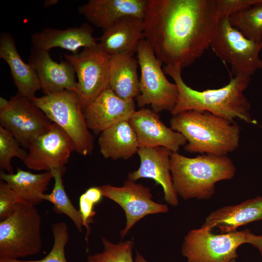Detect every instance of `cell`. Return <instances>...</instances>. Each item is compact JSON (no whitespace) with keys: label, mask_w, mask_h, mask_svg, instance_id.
<instances>
[{"label":"cell","mask_w":262,"mask_h":262,"mask_svg":"<svg viewBox=\"0 0 262 262\" xmlns=\"http://www.w3.org/2000/svg\"><path fill=\"white\" fill-rule=\"evenodd\" d=\"M143 20L158 59L182 69L211 47L220 20L214 0H147Z\"/></svg>","instance_id":"obj_1"},{"label":"cell","mask_w":262,"mask_h":262,"mask_svg":"<svg viewBox=\"0 0 262 262\" xmlns=\"http://www.w3.org/2000/svg\"><path fill=\"white\" fill-rule=\"evenodd\" d=\"M163 70L172 78L178 89L177 102L171 113L172 115L188 110L207 111L228 119L239 118L246 123L257 124L249 113L250 103L244 94L249 84L250 77L236 75L222 87L198 91L185 83L180 66H165Z\"/></svg>","instance_id":"obj_2"},{"label":"cell","mask_w":262,"mask_h":262,"mask_svg":"<svg viewBox=\"0 0 262 262\" xmlns=\"http://www.w3.org/2000/svg\"><path fill=\"white\" fill-rule=\"evenodd\" d=\"M170 124L185 138L184 149L191 153L227 156L239 146L240 129L234 120L188 110L173 115Z\"/></svg>","instance_id":"obj_3"},{"label":"cell","mask_w":262,"mask_h":262,"mask_svg":"<svg viewBox=\"0 0 262 262\" xmlns=\"http://www.w3.org/2000/svg\"><path fill=\"white\" fill-rule=\"evenodd\" d=\"M170 171L175 191L184 199H207L218 181L232 179L236 168L227 156L201 154L190 158L173 152Z\"/></svg>","instance_id":"obj_4"},{"label":"cell","mask_w":262,"mask_h":262,"mask_svg":"<svg viewBox=\"0 0 262 262\" xmlns=\"http://www.w3.org/2000/svg\"><path fill=\"white\" fill-rule=\"evenodd\" d=\"M31 100L68 135L74 143L76 152L83 156L92 154L94 136L87 127L83 110L75 92L65 90L41 97H34Z\"/></svg>","instance_id":"obj_5"},{"label":"cell","mask_w":262,"mask_h":262,"mask_svg":"<svg viewBox=\"0 0 262 262\" xmlns=\"http://www.w3.org/2000/svg\"><path fill=\"white\" fill-rule=\"evenodd\" d=\"M41 217L35 206L21 204L0 222V259L17 260L39 253L42 247Z\"/></svg>","instance_id":"obj_6"},{"label":"cell","mask_w":262,"mask_h":262,"mask_svg":"<svg viewBox=\"0 0 262 262\" xmlns=\"http://www.w3.org/2000/svg\"><path fill=\"white\" fill-rule=\"evenodd\" d=\"M137 58L140 69V94L135 98L140 108L150 105L157 113L173 111L178 97L176 83L166 78L158 59L151 47L143 39L138 45Z\"/></svg>","instance_id":"obj_7"},{"label":"cell","mask_w":262,"mask_h":262,"mask_svg":"<svg viewBox=\"0 0 262 262\" xmlns=\"http://www.w3.org/2000/svg\"><path fill=\"white\" fill-rule=\"evenodd\" d=\"M211 47L221 60L230 65L235 76L251 77L262 69V59L259 57L262 41L246 38L231 25L229 18L219 20Z\"/></svg>","instance_id":"obj_8"},{"label":"cell","mask_w":262,"mask_h":262,"mask_svg":"<svg viewBox=\"0 0 262 262\" xmlns=\"http://www.w3.org/2000/svg\"><path fill=\"white\" fill-rule=\"evenodd\" d=\"M0 123L22 147L27 148L53 123L31 99L17 92L9 100L0 97Z\"/></svg>","instance_id":"obj_9"},{"label":"cell","mask_w":262,"mask_h":262,"mask_svg":"<svg viewBox=\"0 0 262 262\" xmlns=\"http://www.w3.org/2000/svg\"><path fill=\"white\" fill-rule=\"evenodd\" d=\"M212 230L201 227L185 236L181 254L187 262H229L235 259L238 247L247 243L251 232L246 229L215 234Z\"/></svg>","instance_id":"obj_10"},{"label":"cell","mask_w":262,"mask_h":262,"mask_svg":"<svg viewBox=\"0 0 262 262\" xmlns=\"http://www.w3.org/2000/svg\"><path fill=\"white\" fill-rule=\"evenodd\" d=\"M73 66L78 78L76 92L84 110L100 93L109 88L111 57L96 46L84 48L80 53L65 54Z\"/></svg>","instance_id":"obj_11"},{"label":"cell","mask_w":262,"mask_h":262,"mask_svg":"<svg viewBox=\"0 0 262 262\" xmlns=\"http://www.w3.org/2000/svg\"><path fill=\"white\" fill-rule=\"evenodd\" d=\"M23 162L29 169L50 171L64 168L72 152L74 143L68 134L56 124L35 139L30 144Z\"/></svg>","instance_id":"obj_12"},{"label":"cell","mask_w":262,"mask_h":262,"mask_svg":"<svg viewBox=\"0 0 262 262\" xmlns=\"http://www.w3.org/2000/svg\"><path fill=\"white\" fill-rule=\"evenodd\" d=\"M99 187L103 196L116 202L125 212L126 224L120 232L122 238L137 222L146 215L165 213L168 211L166 205L152 200V194L148 187L135 181L128 180L121 187L106 184Z\"/></svg>","instance_id":"obj_13"},{"label":"cell","mask_w":262,"mask_h":262,"mask_svg":"<svg viewBox=\"0 0 262 262\" xmlns=\"http://www.w3.org/2000/svg\"><path fill=\"white\" fill-rule=\"evenodd\" d=\"M129 122L136 134L139 147H162L177 152L187 143L181 133L166 126L159 114L152 109L144 107L135 111Z\"/></svg>","instance_id":"obj_14"},{"label":"cell","mask_w":262,"mask_h":262,"mask_svg":"<svg viewBox=\"0 0 262 262\" xmlns=\"http://www.w3.org/2000/svg\"><path fill=\"white\" fill-rule=\"evenodd\" d=\"M135 111L134 99H123L110 88L100 93L83 110L87 127L96 135L118 122L129 121Z\"/></svg>","instance_id":"obj_15"},{"label":"cell","mask_w":262,"mask_h":262,"mask_svg":"<svg viewBox=\"0 0 262 262\" xmlns=\"http://www.w3.org/2000/svg\"><path fill=\"white\" fill-rule=\"evenodd\" d=\"M173 152L162 147H139L137 151L140 164L139 168L129 173L128 180L135 181L141 178L153 180L163 189L165 201L170 205H178V195L174 187L170 160Z\"/></svg>","instance_id":"obj_16"},{"label":"cell","mask_w":262,"mask_h":262,"mask_svg":"<svg viewBox=\"0 0 262 262\" xmlns=\"http://www.w3.org/2000/svg\"><path fill=\"white\" fill-rule=\"evenodd\" d=\"M28 63L34 67L45 95L65 90L76 92V72L73 66L68 61L55 62L51 58L49 51L33 46Z\"/></svg>","instance_id":"obj_17"},{"label":"cell","mask_w":262,"mask_h":262,"mask_svg":"<svg viewBox=\"0 0 262 262\" xmlns=\"http://www.w3.org/2000/svg\"><path fill=\"white\" fill-rule=\"evenodd\" d=\"M147 0H89L78 8L79 13L103 31L121 18L134 16L144 18Z\"/></svg>","instance_id":"obj_18"},{"label":"cell","mask_w":262,"mask_h":262,"mask_svg":"<svg viewBox=\"0 0 262 262\" xmlns=\"http://www.w3.org/2000/svg\"><path fill=\"white\" fill-rule=\"evenodd\" d=\"M143 18L126 16L103 31L99 38L100 49L110 57L137 52L140 41L144 39Z\"/></svg>","instance_id":"obj_19"},{"label":"cell","mask_w":262,"mask_h":262,"mask_svg":"<svg viewBox=\"0 0 262 262\" xmlns=\"http://www.w3.org/2000/svg\"><path fill=\"white\" fill-rule=\"evenodd\" d=\"M93 33V28L85 23L80 27L64 30L46 28L33 33L31 42L33 46L47 51L59 47L76 54L81 47H91L98 44L99 38L94 37Z\"/></svg>","instance_id":"obj_20"},{"label":"cell","mask_w":262,"mask_h":262,"mask_svg":"<svg viewBox=\"0 0 262 262\" xmlns=\"http://www.w3.org/2000/svg\"><path fill=\"white\" fill-rule=\"evenodd\" d=\"M0 58L9 66L17 93L30 99L41 89L40 82L34 67L21 59L14 37L4 32L0 35Z\"/></svg>","instance_id":"obj_21"},{"label":"cell","mask_w":262,"mask_h":262,"mask_svg":"<svg viewBox=\"0 0 262 262\" xmlns=\"http://www.w3.org/2000/svg\"><path fill=\"white\" fill-rule=\"evenodd\" d=\"M261 220L262 196H259L213 211L206 218L201 227L211 229L217 227L225 233L235 231L239 227Z\"/></svg>","instance_id":"obj_22"},{"label":"cell","mask_w":262,"mask_h":262,"mask_svg":"<svg viewBox=\"0 0 262 262\" xmlns=\"http://www.w3.org/2000/svg\"><path fill=\"white\" fill-rule=\"evenodd\" d=\"M98 145L105 158L127 160L139 148L136 134L129 121L118 122L100 134Z\"/></svg>","instance_id":"obj_23"},{"label":"cell","mask_w":262,"mask_h":262,"mask_svg":"<svg viewBox=\"0 0 262 262\" xmlns=\"http://www.w3.org/2000/svg\"><path fill=\"white\" fill-rule=\"evenodd\" d=\"M138 59L133 54L114 56L110 60L109 88L119 97L134 99L140 94Z\"/></svg>","instance_id":"obj_24"},{"label":"cell","mask_w":262,"mask_h":262,"mask_svg":"<svg viewBox=\"0 0 262 262\" xmlns=\"http://www.w3.org/2000/svg\"><path fill=\"white\" fill-rule=\"evenodd\" d=\"M0 178L15 192L23 203L35 206L44 201V192L53 175L51 171L34 174L17 168L16 172L13 173L1 170Z\"/></svg>","instance_id":"obj_25"},{"label":"cell","mask_w":262,"mask_h":262,"mask_svg":"<svg viewBox=\"0 0 262 262\" xmlns=\"http://www.w3.org/2000/svg\"><path fill=\"white\" fill-rule=\"evenodd\" d=\"M64 168L54 169L52 172L54 180V187L49 194H45L43 200L51 203L53 205V211L58 214H64L67 216L73 222L77 229L82 231V219L81 214L75 208L67 196L63 184L62 176Z\"/></svg>","instance_id":"obj_26"},{"label":"cell","mask_w":262,"mask_h":262,"mask_svg":"<svg viewBox=\"0 0 262 262\" xmlns=\"http://www.w3.org/2000/svg\"><path fill=\"white\" fill-rule=\"evenodd\" d=\"M229 20L246 38L257 42L262 41V0L230 16Z\"/></svg>","instance_id":"obj_27"},{"label":"cell","mask_w":262,"mask_h":262,"mask_svg":"<svg viewBox=\"0 0 262 262\" xmlns=\"http://www.w3.org/2000/svg\"><path fill=\"white\" fill-rule=\"evenodd\" d=\"M51 231L54 242L51 249L44 258L38 260L0 259V262H67L65 254L66 246L69 241L67 224L64 222L52 224Z\"/></svg>","instance_id":"obj_28"},{"label":"cell","mask_w":262,"mask_h":262,"mask_svg":"<svg viewBox=\"0 0 262 262\" xmlns=\"http://www.w3.org/2000/svg\"><path fill=\"white\" fill-rule=\"evenodd\" d=\"M20 146L10 133L0 126V168L1 170L13 173L12 159L16 157L23 162L25 160L28 152Z\"/></svg>","instance_id":"obj_29"},{"label":"cell","mask_w":262,"mask_h":262,"mask_svg":"<svg viewBox=\"0 0 262 262\" xmlns=\"http://www.w3.org/2000/svg\"><path fill=\"white\" fill-rule=\"evenodd\" d=\"M101 241L103 251L90 255L95 262H133V241L114 244L104 237H102Z\"/></svg>","instance_id":"obj_30"},{"label":"cell","mask_w":262,"mask_h":262,"mask_svg":"<svg viewBox=\"0 0 262 262\" xmlns=\"http://www.w3.org/2000/svg\"><path fill=\"white\" fill-rule=\"evenodd\" d=\"M103 196L98 186L90 187L79 198V211L82 217V226H85L87 230L85 237L87 243L91 230L89 224L93 221V218L96 214L94 207L101 200Z\"/></svg>","instance_id":"obj_31"},{"label":"cell","mask_w":262,"mask_h":262,"mask_svg":"<svg viewBox=\"0 0 262 262\" xmlns=\"http://www.w3.org/2000/svg\"><path fill=\"white\" fill-rule=\"evenodd\" d=\"M23 203L15 192L3 180L0 181V219L2 220L11 215Z\"/></svg>","instance_id":"obj_32"},{"label":"cell","mask_w":262,"mask_h":262,"mask_svg":"<svg viewBox=\"0 0 262 262\" xmlns=\"http://www.w3.org/2000/svg\"><path fill=\"white\" fill-rule=\"evenodd\" d=\"M219 20L229 17L260 2L261 0H214Z\"/></svg>","instance_id":"obj_33"},{"label":"cell","mask_w":262,"mask_h":262,"mask_svg":"<svg viewBox=\"0 0 262 262\" xmlns=\"http://www.w3.org/2000/svg\"><path fill=\"white\" fill-rule=\"evenodd\" d=\"M247 243L257 248L262 257V235H255L250 232L247 238Z\"/></svg>","instance_id":"obj_34"},{"label":"cell","mask_w":262,"mask_h":262,"mask_svg":"<svg viewBox=\"0 0 262 262\" xmlns=\"http://www.w3.org/2000/svg\"><path fill=\"white\" fill-rule=\"evenodd\" d=\"M59 1L58 0H46L44 1V6L45 7L50 6L56 4Z\"/></svg>","instance_id":"obj_35"},{"label":"cell","mask_w":262,"mask_h":262,"mask_svg":"<svg viewBox=\"0 0 262 262\" xmlns=\"http://www.w3.org/2000/svg\"><path fill=\"white\" fill-rule=\"evenodd\" d=\"M135 262H148L144 257L141 255L139 253L137 252L136 257L135 259Z\"/></svg>","instance_id":"obj_36"},{"label":"cell","mask_w":262,"mask_h":262,"mask_svg":"<svg viewBox=\"0 0 262 262\" xmlns=\"http://www.w3.org/2000/svg\"><path fill=\"white\" fill-rule=\"evenodd\" d=\"M87 261L88 262H95L94 260L91 258V256H89L87 258Z\"/></svg>","instance_id":"obj_37"},{"label":"cell","mask_w":262,"mask_h":262,"mask_svg":"<svg viewBox=\"0 0 262 262\" xmlns=\"http://www.w3.org/2000/svg\"><path fill=\"white\" fill-rule=\"evenodd\" d=\"M229 262H237L235 259H233V260H232L230 261H229Z\"/></svg>","instance_id":"obj_38"}]
</instances>
